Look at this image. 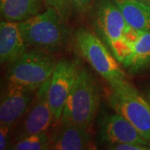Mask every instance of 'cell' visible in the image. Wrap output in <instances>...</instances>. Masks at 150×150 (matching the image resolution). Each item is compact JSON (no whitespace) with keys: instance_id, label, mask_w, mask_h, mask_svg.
Here are the masks:
<instances>
[{"instance_id":"cell-1","label":"cell","mask_w":150,"mask_h":150,"mask_svg":"<svg viewBox=\"0 0 150 150\" xmlns=\"http://www.w3.org/2000/svg\"><path fill=\"white\" fill-rule=\"evenodd\" d=\"M66 23L55 8H47L43 13L19 22L18 26L28 47L54 53L68 43L70 31Z\"/></svg>"},{"instance_id":"cell-2","label":"cell","mask_w":150,"mask_h":150,"mask_svg":"<svg viewBox=\"0 0 150 150\" xmlns=\"http://www.w3.org/2000/svg\"><path fill=\"white\" fill-rule=\"evenodd\" d=\"M99 86L89 71L81 67L59 123L89 128L100 105Z\"/></svg>"},{"instance_id":"cell-3","label":"cell","mask_w":150,"mask_h":150,"mask_svg":"<svg viewBox=\"0 0 150 150\" xmlns=\"http://www.w3.org/2000/svg\"><path fill=\"white\" fill-rule=\"evenodd\" d=\"M91 13L97 35L120 64L125 54L128 35L133 28L112 0H95Z\"/></svg>"},{"instance_id":"cell-4","label":"cell","mask_w":150,"mask_h":150,"mask_svg":"<svg viewBox=\"0 0 150 150\" xmlns=\"http://www.w3.org/2000/svg\"><path fill=\"white\" fill-rule=\"evenodd\" d=\"M110 107L134 125L150 144V103L125 79L108 83Z\"/></svg>"},{"instance_id":"cell-5","label":"cell","mask_w":150,"mask_h":150,"mask_svg":"<svg viewBox=\"0 0 150 150\" xmlns=\"http://www.w3.org/2000/svg\"><path fill=\"white\" fill-rule=\"evenodd\" d=\"M59 62L52 53L37 48L28 49L8 64L6 77L8 82L36 91L50 79Z\"/></svg>"},{"instance_id":"cell-6","label":"cell","mask_w":150,"mask_h":150,"mask_svg":"<svg viewBox=\"0 0 150 150\" xmlns=\"http://www.w3.org/2000/svg\"><path fill=\"white\" fill-rule=\"evenodd\" d=\"M74 40L79 54L108 83L125 79L121 64L98 35L86 28H79Z\"/></svg>"},{"instance_id":"cell-7","label":"cell","mask_w":150,"mask_h":150,"mask_svg":"<svg viewBox=\"0 0 150 150\" xmlns=\"http://www.w3.org/2000/svg\"><path fill=\"white\" fill-rule=\"evenodd\" d=\"M49 83L50 79L38 88L31 106L13 128V142L32 134H48L56 123L48 100Z\"/></svg>"},{"instance_id":"cell-8","label":"cell","mask_w":150,"mask_h":150,"mask_svg":"<svg viewBox=\"0 0 150 150\" xmlns=\"http://www.w3.org/2000/svg\"><path fill=\"white\" fill-rule=\"evenodd\" d=\"M80 68L77 62L63 59L59 61L50 78L48 100L57 123L61 119L65 103Z\"/></svg>"},{"instance_id":"cell-9","label":"cell","mask_w":150,"mask_h":150,"mask_svg":"<svg viewBox=\"0 0 150 150\" xmlns=\"http://www.w3.org/2000/svg\"><path fill=\"white\" fill-rule=\"evenodd\" d=\"M36 91L8 81L1 94L0 124L13 129L31 106Z\"/></svg>"},{"instance_id":"cell-10","label":"cell","mask_w":150,"mask_h":150,"mask_svg":"<svg viewBox=\"0 0 150 150\" xmlns=\"http://www.w3.org/2000/svg\"><path fill=\"white\" fill-rule=\"evenodd\" d=\"M98 135L104 144L137 143L150 146L132 123L117 112L103 115L98 123Z\"/></svg>"},{"instance_id":"cell-11","label":"cell","mask_w":150,"mask_h":150,"mask_svg":"<svg viewBox=\"0 0 150 150\" xmlns=\"http://www.w3.org/2000/svg\"><path fill=\"white\" fill-rule=\"evenodd\" d=\"M59 126L50 136L49 149H94L90 128L73 123H59Z\"/></svg>"},{"instance_id":"cell-12","label":"cell","mask_w":150,"mask_h":150,"mask_svg":"<svg viewBox=\"0 0 150 150\" xmlns=\"http://www.w3.org/2000/svg\"><path fill=\"white\" fill-rule=\"evenodd\" d=\"M120 64L132 73L150 66V32L131 29Z\"/></svg>"},{"instance_id":"cell-13","label":"cell","mask_w":150,"mask_h":150,"mask_svg":"<svg viewBox=\"0 0 150 150\" xmlns=\"http://www.w3.org/2000/svg\"><path fill=\"white\" fill-rule=\"evenodd\" d=\"M28 44L23 39L18 23L2 20L0 23V63L8 64L24 54Z\"/></svg>"},{"instance_id":"cell-14","label":"cell","mask_w":150,"mask_h":150,"mask_svg":"<svg viewBox=\"0 0 150 150\" xmlns=\"http://www.w3.org/2000/svg\"><path fill=\"white\" fill-rule=\"evenodd\" d=\"M131 28L150 32V4L139 0H112Z\"/></svg>"},{"instance_id":"cell-15","label":"cell","mask_w":150,"mask_h":150,"mask_svg":"<svg viewBox=\"0 0 150 150\" xmlns=\"http://www.w3.org/2000/svg\"><path fill=\"white\" fill-rule=\"evenodd\" d=\"M44 0H0L3 20L24 21L40 13Z\"/></svg>"},{"instance_id":"cell-16","label":"cell","mask_w":150,"mask_h":150,"mask_svg":"<svg viewBox=\"0 0 150 150\" xmlns=\"http://www.w3.org/2000/svg\"><path fill=\"white\" fill-rule=\"evenodd\" d=\"M50 135L48 134H32L14 141L11 145L13 150H47L49 149Z\"/></svg>"},{"instance_id":"cell-17","label":"cell","mask_w":150,"mask_h":150,"mask_svg":"<svg viewBox=\"0 0 150 150\" xmlns=\"http://www.w3.org/2000/svg\"><path fill=\"white\" fill-rule=\"evenodd\" d=\"M44 4L47 8H55L65 21H69L73 10L71 0H44Z\"/></svg>"},{"instance_id":"cell-18","label":"cell","mask_w":150,"mask_h":150,"mask_svg":"<svg viewBox=\"0 0 150 150\" xmlns=\"http://www.w3.org/2000/svg\"><path fill=\"white\" fill-rule=\"evenodd\" d=\"M73 10L79 15L85 17L91 13L95 0H71Z\"/></svg>"},{"instance_id":"cell-19","label":"cell","mask_w":150,"mask_h":150,"mask_svg":"<svg viewBox=\"0 0 150 150\" xmlns=\"http://www.w3.org/2000/svg\"><path fill=\"white\" fill-rule=\"evenodd\" d=\"M104 149L110 150H149L150 146L137 143H117L104 145Z\"/></svg>"},{"instance_id":"cell-20","label":"cell","mask_w":150,"mask_h":150,"mask_svg":"<svg viewBox=\"0 0 150 150\" xmlns=\"http://www.w3.org/2000/svg\"><path fill=\"white\" fill-rule=\"evenodd\" d=\"M12 128L0 124V150H5L8 149V142L10 140V133Z\"/></svg>"},{"instance_id":"cell-21","label":"cell","mask_w":150,"mask_h":150,"mask_svg":"<svg viewBox=\"0 0 150 150\" xmlns=\"http://www.w3.org/2000/svg\"><path fill=\"white\" fill-rule=\"evenodd\" d=\"M147 97H148V100L149 101L150 103V88L149 89V91H148V94H147Z\"/></svg>"},{"instance_id":"cell-22","label":"cell","mask_w":150,"mask_h":150,"mask_svg":"<svg viewBox=\"0 0 150 150\" xmlns=\"http://www.w3.org/2000/svg\"><path fill=\"white\" fill-rule=\"evenodd\" d=\"M139 1H142V2L146 3V4H150V0H139Z\"/></svg>"}]
</instances>
